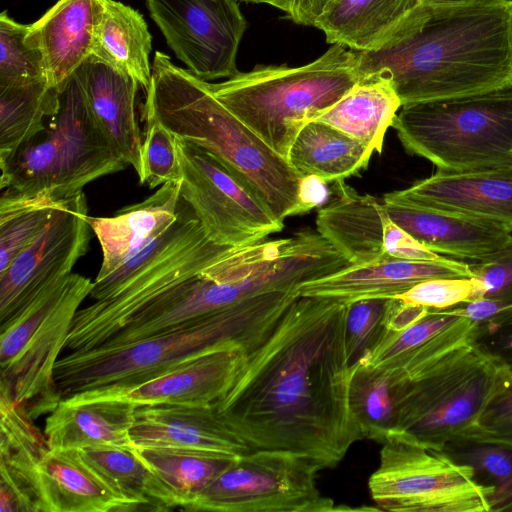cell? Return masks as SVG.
I'll list each match as a JSON object with an SVG mask.
<instances>
[{
	"instance_id": "obj_1",
	"label": "cell",
	"mask_w": 512,
	"mask_h": 512,
	"mask_svg": "<svg viewBox=\"0 0 512 512\" xmlns=\"http://www.w3.org/2000/svg\"><path fill=\"white\" fill-rule=\"evenodd\" d=\"M347 304L299 296L245 358L214 405L251 450L304 455L337 466L364 439L349 405Z\"/></svg>"
},
{
	"instance_id": "obj_2",
	"label": "cell",
	"mask_w": 512,
	"mask_h": 512,
	"mask_svg": "<svg viewBox=\"0 0 512 512\" xmlns=\"http://www.w3.org/2000/svg\"><path fill=\"white\" fill-rule=\"evenodd\" d=\"M359 76L388 77L402 102L512 86V0H422L377 51H357Z\"/></svg>"
},
{
	"instance_id": "obj_3",
	"label": "cell",
	"mask_w": 512,
	"mask_h": 512,
	"mask_svg": "<svg viewBox=\"0 0 512 512\" xmlns=\"http://www.w3.org/2000/svg\"><path fill=\"white\" fill-rule=\"evenodd\" d=\"M143 115L218 158L280 221L296 215L301 176L212 93L209 82L156 51Z\"/></svg>"
},
{
	"instance_id": "obj_4",
	"label": "cell",
	"mask_w": 512,
	"mask_h": 512,
	"mask_svg": "<svg viewBox=\"0 0 512 512\" xmlns=\"http://www.w3.org/2000/svg\"><path fill=\"white\" fill-rule=\"evenodd\" d=\"M299 296L296 287L273 290L187 328L119 346L71 351L56 363V388L62 399L103 386L136 383L226 342L240 343L248 353Z\"/></svg>"
},
{
	"instance_id": "obj_5",
	"label": "cell",
	"mask_w": 512,
	"mask_h": 512,
	"mask_svg": "<svg viewBox=\"0 0 512 512\" xmlns=\"http://www.w3.org/2000/svg\"><path fill=\"white\" fill-rule=\"evenodd\" d=\"M359 78L357 51L333 44L305 65H257L209 87L228 110L288 160L301 129L338 102Z\"/></svg>"
},
{
	"instance_id": "obj_6",
	"label": "cell",
	"mask_w": 512,
	"mask_h": 512,
	"mask_svg": "<svg viewBox=\"0 0 512 512\" xmlns=\"http://www.w3.org/2000/svg\"><path fill=\"white\" fill-rule=\"evenodd\" d=\"M511 379L512 369L473 340L398 382L394 431L439 451L467 441Z\"/></svg>"
},
{
	"instance_id": "obj_7",
	"label": "cell",
	"mask_w": 512,
	"mask_h": 512,
	"mask_svg": "<svg viewBox=\"0 0 512 512\" xmlns=\"http://www.w3.org/2000/svg\"><path fill=\"white\" fill-rule=\"evenodd\" d=\"M58 89L59 107L45 129L0 161L1 196L61 201L127 167L94 124L75 73Z\"/></svg>"
},
{
	"instance_id": "obj_8",
	"label": "cell",
	"mask_w": 512,
	"mask_h": 512,
	"mask_svg": "<svg viewBox=\"0 0 512 512\" xmlns=\"http://www.w3.org/2000/svg\"><path fill=\"white\" fill-rule=\"evenodd\" d=\"M392 127L407 152L438 169L512 166V86L403 105Z\"/></svg>"
},
{
	"instance_id": "obj_9",
	"label": "cell",
	"mask_w": 512,
	"mask_h": 512,
	"mask_svg": "<svg viewBox=\"0 0 512 512\" xmlns=\"http://www.w3.org/2000/svg\"><path fill=\"white\" fill-rule=\"evenodd\" d=\"M92 288L90 278L71 273L1 323L0 395L33 420L49 414L61 400L55 366Z\"/></svg>"
},
{
	"instance_id": "obj_10",
	"label": "cell",
	"mask_w": 512,
	"mask_h": 512,
	"mask_svg": "<svg viewBox=\"0 0 512 512\" xmlns=\"http://www.w3.org/2000/svg\"><path fill=\"white\" fill-rule=\"evenodd\" d=\"M368 488L377 507L391 512H491L494 493L469 465L395 431Z\"/></svg>"
},
{
	"instance_id": "obj_11",
	"label": "cell",
	"mask_w": 512,
	"mask_h": 512,
	"mask_svg": "<svg viewBox=\"0 0 512 512\" xmlns=\"http://www.w3.org/2000/svg\"><path fill=\"white\" fill-rule=\"evenodd\" d=\"M323 468L290 451L252 450L205 487L186 511L330 512L341 510L318 489Z\"/></svg>"
},
{
	"instance_id": "obj_12",
	"label": "cell",
	"mask_w": 512,
	"mask_h": 512,
	"mask_svg": "<svg viewBox=\"0 0 512 512\" xmlns=\"http://www.w3.org/2000/svg\"><path fill=\"white\" fill-rule=\"evenodd\" d=\"M177 146L180 196L212 241L242 246L283 230L284 223L213 154L178 137Z\"/></svg>"
},
{
	"instance_id": "obj_13",
	"label": "cell",
	"mask_w": 512,
	"mask_h": 512,
	"mask_svg": "<svg viewBox=\"0 0 512 512\" xmlns=\"http://www.w3.org/2000/svg\"><path fill=\"white\" fill-rule=\"evenodd\" d=\"M176 57L196 77L230 78L247 28L237 0H145Z\"/></svg>"
},
{
	"instance_id": "obj_14",
	"label": "cell",
	"mask_w": 512,
	"mask_h": 512,
	"mask_svg": "<svg viewBox=\"0 0 512 512\" xmlns=\"http://www.w3.org/2000/svg\"><path fill=\"white\" fill-rule=\"evenodd\" d=\"M91 231L84 192L62 200L39 236L0 273V323L72 273L88 252Z\"/></svg>"
},
{
	"instance_id": "obj_15",
	"label": "cell",
	"mask_w": 512,
	"mask_h": 512,
	"mask_svg": "<svg viewBox=\"0 0 512 512\" xmlns=\"http://www.w3.org/2000/svg\"><path fill=\"white\" fill-rule=\"evenodd\" d=\"M247 355L237 342L205 350L159 374L128 385H109L62 399L69 402L119 400L137 406H214L233 386Z\"/></svg>"
},
{
	"instance_id": "obj_16",
	"label": "cell",
	"mask_w": 512,
	"mask_h": 512,
	"mask_svg": "<svg viewBox=\"0 0 512 512\" xmlns=\"http://www.w3.org/2000/svg\"><path fill=\"white\" fill-rule=\"evenodd\" d=\"M391 193L419 206L490 222L512 232V166L438 169L410 187Z\"/></svg>"
},
{
	"instance_id": "obj_17",
	"label": "cell",
	"mask_w": 512,
	"mask_h": 512,
	"mask_svg": "<svg viewBox=\"0 0 512 512\" xmlns=\"http://www.w3.org/2000/svg\"><path fill=\"white\" fill-rule=\"evenodd\" d=\"M74 73L94 124L114 154L132 166L139 177L143 145L136 113L139 83L93 54Z\"/></svg>"
},
{
	"instance_id": "obj_18",
	"label": "cell",
	"mask_w": 512,
	"mask_h": 512,
	"mask_svg": "<svg viewBox=\"0 0 512 512\" xmlns=\"http://www.w3.org/2000/svg\"><path fill=\"white\" fill-rule=\"evenodd\" d=\"M469 263L442 258L405 260L384 255L350 266L299 287L300 296L333 298L349 303L365 298H393L420 282L435 278H471Z\"/></svg>"
},
{
	"instance_id": "obj_19",
	"label": "cell",
	"mask_w": 512,
	"mask_h": 512,
	"mask_svg": "<svg viewBox=\"0 0 512 512\" xmlns=\"http://www.w3.org/2000/svg\"><path fill=\"white\" fill-rule=\"evenodd\" d=\"M131 439L137 447H167L239 457L252 451L215 406H137Z\"/></svg>"
},
{
	"instance_id": "obj_20",
	"label": "cell",
	"mask_w": 512,
	"mask_h": 512,
	"mask_svg": "<svg viewBox=\"0 0 512 512\" xmlns=\"http://www.w3.org/2000/svg\"><path fill=\"white\" fill-rule=\"evenodd\" d=\"M383 212L429 250L478 262L500 249L512 232L496 224L419 206L394 196L380 199Z\"/></svg>"
},
{
	"instance_id": "obj_21",
	"label": "cell",
	"mask_w": 512,
	"mask_h": 512,
	"mask_svg": "<svg viewBox=\"0 0 512 512\" xmlns=\"http://www.w3.org/2000/svg\"><path fill=\"white\" fill-rule=\"evenodd\" d=\"M181 182L166 183L147 199L127 206L111 217L88 216L102 250L95 280H102L136 256L177 219Z\"/></svg>"
},
{
	"instance_id": "obj_22",
	"label": "cell",
	"mask_w": 512,
	"mask_h": 512,
	"mask_svg": "<svg viewBox=\"0 0 512 512\" xmlns=\"http://www.w3.org/2000/svg\"><path fill=\"white\" fill-rule=\"evenodd\" d=\"M103 0H59L29 24L26 41L43 57L46 79L59 88L93 54Z\"/></svg>"
},
{
	"instance_id": "obj_23",
	"label": "cell",
	"mask_w": 512,
	"mask_h": 512,
	"mask_svg": "<svg viewBox=\"0 0 512 512\" xmlns=\"http://www.w3.org/2000/svg\"><path fill=\"white\" fill-rule=\"evenodd\" d=\"M0 512H42L37 466L49 450L26 411L0 395Z\"/></svg>"
},
{
	"instance_id": "obj_24",
	"label": "cell",
	"mask_w": 512,
	"mask_h": 512,
	"mask_svg": "<svg viewBox=\"0 0 512 512\" xmlns=\"http://www.w3.org/2000/svg\"><path fill=\"white\" fill-rule=\"evenodd\" d=\"M37 479L42 512L134 510L76 449H49L37 466Z\"/></svg>"
},
{
	"instance_id": "obj_25",
	"label": "cell",
	"mask_w": 512,
	"mask_h": 512,
	"mask_svg": "<svg viewBox=\"0 0 512 512\" xmlns=\"http://www.w3.org/2000/svg\"><path fill=\"white\" fill-rule=\"evenodd\" d=\"M422 0H329L316 19L326 42L354 51H377L388 45Z\"/></svg>"
},
{
	"instance_id": "obj_26",
	"label": "cell",
	"mask_w": 512,
	"mask_h": 512,
	"mask_svg": "<svg viewBox=\"0 0 512 512\" xmlns=\"http://www.w3.org/2000/svg\"><path fill=\"white\" fill-rule=\"evenodd\" d=\"M135 410L134 404L119 400L61 399L47 414L43 433L49 449L134 447L130 433Z\"/></svg>"
},
{
	"instance_id": "obj_27",
	"label": "cell",
	"mask_w": 512,
	"mask_h": 512,
	"mask_svg": "<svg viewBox=\"0 0 512 512\" xmlns=\"http://www.w3.org/2000/svg\"><path fill=\"white\" fill-rule=\"evenodd\" d=\"M402 107L390 79L380 73L358 82L317 121L354 137L371 151L381 153L386 131Z\"/></svg>"
},
{
	"instance_id": "obj_28",
	"label": "cell",
	"mask_w": 512,
	"mask_h": 512,
	"mask_svg": "<svg viewBox=\"0 0 512 512\" xmlns=\"http://www.w3.org/2000/svg\"><path fill=\"white\" fill-rule=\"evenodd\" d=\"M354 137L320 121L306 124L294 140L288 161L301 176L343 181L365 168L373 155Z\"/></svg>"
},
{
	"instance_id": "obj_29",
	"label": "cell",
	"mask_w": 512,
	"mask_h": 512,
	"mask_svg": "<svg viewBox=\"0 0 512 512\" xmlns=\"http://www.w3.org/2000/svg\"><path fill=\"white\" fill-rule=\"evenodd\" d=\"M151 49L152 36L143 15L122 2L103 0L93 55L134 77L146 91L152 74Z\"/></svg>"
},
{
	"instance_id": "obj_30",
	"label": "cell",
	"mask_w": 512,
	"mask_h": 512,
	"mask_svg": "<svg viewBox=\"0 0 512 512\" xmlns=\"http://www.w3.org/2000/svg\"><path fill=\"white\" fill-rule=\"evenodd\" d=\"M136 450L154 473L169 509L187 510L200 492L237 458L181 448L136 446Z\"/></svg>"
},
{
	"instance_id": "obj_31",
	"label": "cell",
	"mask_w": 512,
	"mask_h": 512,
	"mask_svg": "<svg viewBox=\"0 0 512 512\" xmlns=\"http://www.w3.org/2000/svg\"><path fill=\"white\" fill-rule=\"evenodd\" d=\"M59 107V89L46 78L0 87V161L45 129Z\"/></svg>"
},
{
	"instance_id": "obj_32",
	"label": "cell",
	"mask_w": 512,
	"mask_h": 512,
	"mask_svg": "<svg viewBox=\"0 0 512 512\" xmlns=\"http://www.w3.org/2000/svg\"><path fill=\"white\" fill-rule=\"evenodd\" d=\"M400 379L395 368L362 363L351 366L349 405L364 438L382 444L395 430Z\"/></svg>"
},
{
	"instance_id": "obj_33",
	"label": "cell",
	"mask_w": 512,
	"mask_h": 512,
	"mask_svg": "<svg viewBox=\"0 0 512 512\" xmlns=\"http://www.w3.org/2000/svg\"><path fill=\"white\" fill-rule=\"evenodd\" d=\"M76 450L134 510L145 506L153 510L169 509L160 484L139 456L136 446H97Z\"/></svg>"
},
{
	"instance_id": "obj_34",
	"label": "cell",
	"mask_w": 512,
	"mask_h": 512,
	"mask_svg": "<svg viewBox=\"0 0 512 512\" xmlns=\"http://www.w3.org/2000/svg\"><path fill=\"white\" fill-rule=\"evenodd\" d=\"M61 201L1 196L0 273L39 236Z\"/></svg>"
},
{
	"instance_id": "obj_35",
	"label": "cell",
	"mask_w": 512,
	"mask_h": 512,
	"mask_svg": "<svg viewBox=\"0 0 512 512\" xmlns=\"http://www.w3.org/2000/svg\"><path fill=\"white\" fill-rule=\"evenodd\" d=\"M463 316L452 307L429 309L420 320L399 331L385 330L378 344L357 363L389 366L443 332Z\"/></svg>"
},
{
	"instance_id": "obj_36",
	"label": "cell",
	"mask_w": 512,
	"mask_h": 512,
	"mask_svg": "<svg viewBox=\"0 0 512 512\" xmlns=\"http://www.w3.org/2000/svg\"><path fill=\"white\" fill-rule=\"evenodd\" d=\"M29 25L0 15V87L46 78L40 51L26 41Z\"/></svg>"
},
{
	"instance_id": "obj_37",
	"label": "cell",
	"mask_w": 512,
	"mask_h": 512,
	"mask_svg": "<svg viewBox=\"0 0 512 512\" xmlns=\"http://www.w3.org/2000/svg\"><path fill=\"white\" fill-rule=\"evenodd\" d=\"M143 116L146 130L140 184L154 189L166 183L182 181L177 137L154 117Z\"/></svg>"
},
{
	"instance_id": "obj_38",
	"label": "cell",
	"mask_w": 512,
	"mask_h": 512,
	"mask_svg": "<svg viewBox=\"0 0 512 512\" xmlns=\"http://www.w3.org/2000/svg\"><path fill=\"white\" fill-rule=\"evenodd\" d=\"M443 451L489 480L494 487L491 503L512 485V449L492 443L460 441L448 444Z\"/></svg>"
},
{
	"instance_id": "obj_39",
	"label": "cell",
	"mask_w": 512,
	"mask_h": 512,
	"mask_svg": "<svg viewBox=\"0 0 512 512\" xmlns=\"http://www.w3.org/2000/svg\"><path fill=\"white\" fill-rule=\"evenodd\" d=\"M390 298H365L347 304L346 345L351 366L380 341Z\"/></svg>"
},
{
	"instance_id": "obj_40",
	"label": "cell",
	"mask_w": 512,
	"mask_h": 512,
	"mask_svg": "<svg viewBox=\"0 0 512 512\" xmlns=\"http://www.w3.org/2000/svg\"><path fill=\"white\" fill-rule=\"evenodd\" d=\"M469 266L476 280L474 300L496 299L512 306V236L496 252Z\"/></svg>"
},
{
	"instance_id": "obj_41",
	"label": "cell",
	"mask_w": 512,
	"mask_h": 512,
	"mask_svg": "<svg viewBox=\"0 0 512 512\" xmlns=\"http://www.w3.org/2000/svg\"><path fill=\"white\" fill-rule=\"evenodd\" d=\"M476 280L471 278H435L418 283L396 298L404 303L429 309H446L475 298Z\"/></svg>"
},
{
	"instance_id": "obj_42",
	"label": "cell",
	"mask_w": 512,
	"mask_h": 512,
	"mask_svg": "<svg viewBox=\"0 0 512 512\" xmlns=\"http://www.w3.org/2000/svg\"><path fill=\"white\" fill-rule=\"evenodd\" d=\"M467 441L492 443L512 449V379L488 405L477 429Z\"/></svg>"
},
{
	"instance_id": "obj_43",
	"label": "cell",
	"mask_w": 512,
	"mask_h": 512,
	"mask_svg": "<svg viewBox=\"0 0 512 512\" xmlns=\"http://www.w3.org/2000/svg\"><path fill=\"white\" fill-rule=\"evenodd\" d=\"M382 221V241L386 255L398 259L416 261H435L444 258L421 244L408 232L395 224L382 210L380 198L378 203Z\"/></svg>"
},
{
	"instance_id": "obj_44",
	"label": "cell",
	"mask_w": 512,
	"mask_h": 512,
	"mask_svg": "<svg viewBox=\"0 0 512 512\" xmlns=\"http://www.w3.org/2000/svg\"><path fill=\"white\" fill-rule=\"evenodd\" d=\"M474 342L512 368V309L477 323Z\"/></svg>"
},
{
	"instance_id": "obj_45",
	"label": "cell",
	"mask_w": 512,
	"mask_h": 512,
	"mask_svg": "<svg viewBox=\"0 0 512 512\" xmlns=\"http://www.w3.org/2000/svg\"><path fill=\"white\" fill-rule=\"evenodd\" d=\"M429 311V308L420 305L404 303L396 298H390L385 317L384 328L387 331H402L422 317Z\"/></svg>"
},
{
	"instance_id": "obj_46",
	"label": "cell",
	"mask_w": 512,
	"mask_h": 512,
	"mask_svg": "<svg viewBox=\"0 0 512 512\" xmlns=\"http://www.w3.org/2000/svg\"><path fill=\"white\" fill-rule=\"evenodd\" d=\"M328 196L329 191L325 181L315 175L301 177L296 215L307 213L325 204Z\"/></svg>"
},
{
	"instance_id": "obj_47",
	"label": "cell",
	"mask_w": 512,
	"mask_h": 512,
	"mask_svg": "<svg viewBox=\"0 0 512 512\" xmlns=\"http://www.w3.org/2000/svg\"><path fill=\"white\" fill-rule=\"evenodd\" d=\"M329 0H279L278 9L297 24L313 26Z\"/></svg>"
},
{
	"instance_id": "obj_48",
	"label": "cell",
	"mask_w": 512,
	"mask_h": 512,
	"mask_svg": "<svg viewBox=\"0 0 512 512\" xmlns=\"http://www.w3.org/2000/svg\"><path fill=\"white\" fill-rule=\"evenodd\" d=\"M512 512V485L491 503V512Z\"/></svg>"
},
{
	"instance_id": "obj_49",
	"label": "cell",
	"mask_w": 512,
	"mask_h": 512,
	"mask_svg": "<svg viewBox=\"0 0 512 512\" xmlns=\"http://www.w3.org/2000/svg\"><path fill=\"white\" fill-rule=\"evenodd\" d=\"M450 1V0H449Z\"/></svg>"
}]
</instances>
